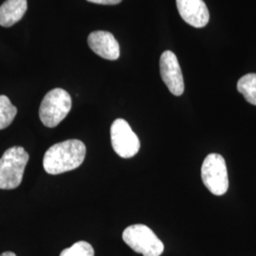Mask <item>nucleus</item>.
Listing matches in <instances>:
<instances>
[{"label":"nucleus","instance_id":"obj_1","mask_svg":"<svg viewBox=\"0 0 256 256\" xmlns=\"http://www.w3.org/2000/svg\"><path fill=\"white\" fill-rule=\"evenodd\" d=\"M86 148L79 140H68L55 144L46 150L43 166L48 174H59L75 170L84 160Z\"/></svg>","mask_w":256,"mask_h":256},{"label":"nucleus","instance_id":"obj_2","mask_svg":"<svg viewBox=\"0 0 256 256\" xmlns=\"http://www.w3.org/2000/svg\"><path fill=\"white\" fill-rule=\"evenodd\" d=\"M27 151L21 146H12L0 158V189L12 190L22 182L28 162Z\"/></svg>","mask_w":256,"mask_h":256},{"label":"nucleus","instance_id":"obj_3","mask_svg":"<svg viewBox=\"0 0 256 256\" xmlns=\"http://www.w3.org/2000/svg\"><path fill=\"white\" fill-rule=\"evenodd\" d=\"M70 95L62 88L48 92L39 108V117L46 128L57 126L72 110Z\"/></svg>","mask_w":256,"mask_h":256},{"label":"nucleus","instance_id":"obj_4","mask_svg":"<svg viewBox=\"0 0 256 256\" xmlns=\"http://www.w3.org/2000/svg\"><path fill=\"white\" fill-rule=\"evenodd\" d=\"M122 239L135 252L144 256H160L164 250V243L144 224L128 227L122 232Z\"/></svg>","mask_w":256,"mask_h":256},{"label":"nucleus","instance_id":"obj_5","mask_svg":"<svg viewBox=\"0 0 256 256\" xmlns=\"http://www.w3.org/2000/svg\"><path fill=\"white\" fill-rule=\"evenodd\" d=\"M202 178L206 188L216 196H222L228 191V171L222 156L212 153L205 158L202 167Z\"/></svg>","mask_w":256,"mask_h":256},{"label":"nucleus","instance_id":"obj_6","mask_svg":"<svg viewBox=\"0 0 256 256\" xmlns=\"http://www.w3.org/2000/svg\"><path fill=\"white\" fill-rule=\"evenodd\" d=\"M111 144L117 155L124 158H130L137 155L140 142L135 132L126 120H115L110 128Z\"/></svg>","mask_w":256,"mask_h":256},{"label":"nucleus","instance_id":"obj_7","mask_svg":"<svg viewBox=\"0 0 256 256\" xmlns=\"http://www.w3.org/2000/svg\"><path fill=\"white\" fill-rule=\"evenodd\" d=\"M160 70L162 81L174 96H180L184 92V80L178 60L174 52L165 50L160 56Z\"/></svg>","mask_w":256,"mask_h":256},{"label":"nucleus","instance_id":"obj_8","mask_svg":"<svg viewBox=\"0 0 256 256\" xmlns=\"http://www.w3.org/2000/svg\"><path fill=\"white\" fill-rule=\"evenodd\" d=\"M176 7L183 20L192 27L203 28L208 24L210 14L203 0H176Z\"/></svg>","mask_w":256,"mask_h":256},{"label":"nucleus","instance_id":"obj_9","mask_svg":"<svg viewBox=\"0 0 256 256\" xmlns=\"http://www.w3.org/2000/svg\"><path fill=\"white\" fill-rule=\"evenodd\" d=\"M88 46L99 56L106 60H117L120 57L118 41L110 32H93L88 37Z\"/></svg>","mask_w":256,"mask_h":256},{"label":"nucleus","instance_id":"obj_10","mask_svg":"<svg viewBox=\"0 0 256 256\" xmlns=\"http://www.w3.org/2000/svg\"><path fill=\"white\" fill-rule=\"evenodd\" d=\"M27 9V0L5 1L0 6V26L12 27L22 19Z\"/></svg>","mask_w":256,"mask_h":256},{"label":"nucleus","instance_id":"obj_11","mask_svg":"<svg viewBox=\"0 0 256 256\" xmlns=\"http://www.w3.org/2000/svg\"><path fill=\"white\" fill-rule=\"evenodd\" d=\"M238 90L246 101L256 106V74H248L239 79Z\"/></svg>","mask_w":256,"mask_h":256},{"label":"nucleus","instance_id":"obj_12","mask_svg":"<svg viewBox=\"0 0 256 256\" xmlns=\"http://www.w3.org/2000/svg\"><path fill=\"white\" fill-rule=\"evenodd\" d=\"M18 114V108L5 95H0V130L8 128Z\"/></svg>","mask_w":256,"mask_h":256},{"label":"nucleus","instance_id":"obj_13","mask_svg":"<svg viewBox=\"0 0 256 256\" xmlns=\"http://www.w3.org/2000/svg\"><path fill=\"white\" fill-rule=\"evenodd\" d=\"M60 256H94V248L90 243L79 241L72 247L64 248Z\"/></svg>","mask_w":256,"mask_h":256},{"label":"nucleus","instance_id":"obj_14","mask_svg":"<svg viewBox=\"0 0 256 256\" xmlns=\"http://www.w3.org/2000/svg\"><path fill=\"white\" fill-rule=\"evenodd\" d=\"M86 1L95 3V4H102V5H117L122 0H86Z\"/></svg>","mask_w":256,"mask_h":256},{"label":"nucleus","instance_id":"obj_15","mask_svg":"<svg viewBox=\"0 0 256 256\" xmlns=\"http://www.w3.org/2000/svg\"><path fill=\"white\" fill-rule=\"evenodd\" d=\"M0 256H16V254L12 252H5L2 254H0Z\"/></svg>","mask_w":256,"mask_h":256}]
</instances>
